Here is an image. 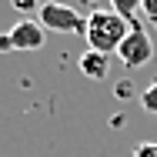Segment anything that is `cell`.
<instances>
[{"label":"cell","mask_w":157,"mask_h":157,"mask_svg":"<svg viewBox=\"0 0 157 157\" xmlns=\"http://www.w3.org/2000/svg\"><path fill=\"white\" fill-rule=\"evenodd\" d=\"M47 40V30L40 27V20H17L10 30H0V54L10 50H40Z\"/></svg>","instance_id":"3"},{"label":"cell","mask_w":157,"mask_h":157,"mask_svg":"<svg viewBox=\"0 0 157 157\" xmlns=\"http://www.w3.org/2000/svg\"><path fill=\"white\" fill-rule=\"evenodd\" d=\"M90 3H94V0H90Z\"/></svg>","instance_id":"11"},{"label":"cell","mask_w":157,"mask_h":157,"mask_svg":"<svg viewBox=\"0 0 157 157\" xmlns=\"http://www.w3.org/2000/svg\"><path fill=\"white\" fill-rule=\"evenodd\" d=\"M130 24L134 20H124L121 13H114V10H94L90 17H87V33H84V40H87V50H97V54H117V47L124 44V37L130 33Z\"/></svg>","instance_id":"1"},{"label":"cell","mask_w":157,"mask_h":157,"mask_svg":"<svg viewBox=\"0 0 157 157\" xmlns=\"http://www.w3.org/2000/svg\"><path fill=\"white\" fill-rule=\"evenodd\" d=\"M134 157H157V140H144L134 147Z\"/></svg>","instance_id":"8"},{"label":"cell","mask_w":157,"mask_h":157,"mask_svg":"<svg viewBox=\"0 0 157 157\" xmlns=\"http://www.w3.org/2000/svg\"><path fill=\"white\" fill-rule=\"evenodd\" d=\"M37 20L47 33H77V37L87 33V17L77 13L74 7L60 3V0H44L37 10Z\"/></svg>","instance_id":"2"},{"label":"cell","mask_w":157,"mask_h":157,"mask_svg":"<svg viewBox=\"0 0 157 157\" xmlns=\"http://www.w3.org/2000/svg\"><path fill=\"white\" fill-rule=\"evenodd\" d=\"M140 13L151 17V20L157 24V0H140Z\"/></svg>","instance_id":"10"},{"label":"cell","mask_w":157,"mask_h":157,"mask_svg":"<svg viewBox=\"0 0 157 157\" xmlns=\"http://www.w3.org/2000/svg\"><path fill=\"white\" fill-rule=\"evenodd\" d=\"M13 7L20 13H33V10H40V0H13Z\"/></svg>","instance_id":"9"},{"label":"cell","mask_w":157,"mask_h":157,"mask_svg":"<svg viewBox=\"0 0 157 157\" xmlns=\"http://www.w3.org/2000/svg\"><path fill=\"white\" fill-rule=\"evenodd\" d=\"M151 57H154V44H151V37H147V30L134 20L130 24V33L124 37V44L117 47V60L124 63V67H144V63H151Z\"/></svg>","instance_id":"4"},{"label":"cell","mask_w":157,"mask_h":157,"mask_svg":"<svg viewBox=\"0 0 157 157\" xmlns=\"http://www.w3.org/2000/svg\"><path fill=\"white\" fill-rule=\"evenodd\" d=\"M80 74L90 77V80H104L110 74V57L107 54H97V50H84L80 54Z\"/></svg>","instance_id":"5"},{"label":"cell","mask_w":157,"mask_h":157,"mask_svg":"<svg viewBox=\"0 0 157 157\" xmlns=\"http://www.w3.org/2000/svg\"><path fill=\"white\" fill-rule=\"evenodd\" d=\"M140 107H144L147 114H157V77L144 87V94H140Z\"/></svg>","instance_id":"7"},{"label":"cell","mask_w":157,"mask_h":157,"mask_svg":"<svg viewBox=\"0 0 157 157\" xmlns=\"http://www.w3.org/2000/svg\"><path fill=\"white\" fill-rule=\"evenodd\" d=\"M110 10L121 13L124 20H134V13L140 10V0H110Z\"/></svg>","instance_id":"6"}]
</instances>
